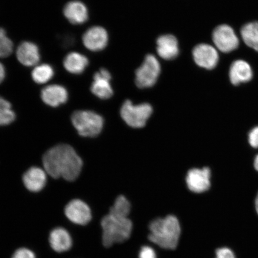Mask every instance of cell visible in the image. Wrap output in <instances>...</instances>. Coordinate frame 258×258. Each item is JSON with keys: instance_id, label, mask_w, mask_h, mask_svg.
Segmentation results:
<instances>
[{"instance_id": "7402d4cb", "label": "cell", "mask_w": 258, "mask_h": 258, "mask_svg": "<svg viewBox=\"0 0 258 258\" xmlns=\"http://www.w3.org/2000/svg\"><path fill=\"white\" fill-rule=\"evenodd\" d=\"M54 71L48 64H41L35 68L32 72V78L37 84L46 83L53 78Z\"/></svg>"}, {"instance_id": "484cf974", "label": "cell", "mask_w": 258, "mask_h": 258, "mask_svg": "<svg viewBox=\"0 0 258 258\" xmlns=\"http://www.w3.org/2000/svg\"><path fill=\"white\" fill-rule=\"evenodd\" d=\"M247 142L251 149L258 151V124L253 125L248 131Z\"/></svg>"}, {"instance_id": "4316f807", "label": "cell", "mask_w": 258, "mask_h": 258, "mask_svg": "<svg viewBox=\"0 0 258 258\" xmlns=\"http://www.w3.org/2000/svg\"><path fill=\"white\" fill-rule=\"evenodd\" d=\"M12 258H36L33 251L27 248H20L15 251Z\"/></svg>"}, {"instance_id": "d6986e66", "label": "cell", "mask_w": 258, "mask_h": 258, "mask_svg": "<svg viewBox=\"0 0 258 258\" xmlns=\"http://www.w3.org/2000/svg\"><path fill=\"white\" fill-rule=\"evenodd\" d=\"M49 243L52 249L57 252H64L72 247L73 240L71 235L63 228L53 229L49 235Z\"/></svg>"}, {"instance_id": "7a4b0ae2", "label": "cell", "mask_w": 258, "mask_h": 258, "mask_svg": "<svg viewBox=\"0 0 258 258\" xmlns=\"http://www.w3.org/2000/svg\"><path fill=\"white\" fill-rule=\"evenodd\" d=\"M149 239L163 249H175L178 244L180 226L175 216L154 219L150 224Z\"/></svg>"}, {"instance_id": "9c48e42d", "label": "cell", "mask_w": 258, "mask_h": 258, "mask_svg": "<svg viewBox=\"0 0 258 258\" xmlns=\"http://www.w3.org/2000/svg\"><path fill=\"white\" fill-rule=\"evenodd\" d=\"M64 214L74 224L80 225L88 224L92 219V212L89 206L81 200L71 201L64 208Z\"/></svg>"}, {"instance_id": "f546056e", "label": "cell", "mask_w": 258, "mask_h": 258, "mask_svg": "<svg viewBox=\"0 0 258 258\" xmlns=\"http://www.w3.org/2000/svg\"><path fill=\"white\" fill-rule=\"evenodd\" d=\"M63 38V45L64 46H72L74 43V38L72 36H66Z\"/></svg>"}, {"instance_id": "2e32d148", "label": "cell", "mask_w": 258, "mask_h": 258, "mask_svg": "<svg viewBox=\"0 0 258 258\" xmlns=\"http://www.w3.org/2000/svg\"><path fill=\"white\" fill-rule=\"evenodd\" d=\"M231 83L234 86L249 82L252 79L253 72L249 63L243 60H237L231 64L229 72Z\"/></svg>"}, {"instance_id": "d6a6232c", "label": "cell", "mask_w": 258, "mask_h": 258, "mask_svg": "<svg viewBox=\"0 0 258 258\" xmlns=\"http://www.w3.org/2000/svg\"><path fill=\"white\" fill-rule=\"evenodd\" d=\"M253 208L254 212H255L256 214L258 216V191L257 192L255 197H254Z\"/></svg>"}, {"instance_id": "8fae6325", "label": "cell", "mask_w": 258, "mask_h": 258, "mask_svg": "<svg viewBox=\"0 0 258 258\" xmlns=\"http://www.w3.org/2000/svg\"><path fill=\"white\" fill-rule=\"evenodd\" d=\"M108 35L104 28L93 27L87 30L83 36V42L88 49L98 51L104 49L108 44Z\"/></svg>"}, {"instance_id": "4dcf8cb0", "label": "cell", "mask_w": 258, "mask_h": 258, "mask_svg": "<svg viewBox=\"0 0 258 258\" xmlns=\"http://www.w3.org/2000/svg\"><path fill=\"white\" fill-rule=\"evenodd\" d=\"M6 77V70L4 66L0 63V84L4 81Z\"/></svg>"}, {"instance_id": "52a82bcc", "label": "cell", "mask_w": 258, "mask_h": 258, "mask_svg": "<svg viewBox=\"0 0 258 258\" xmlns=\"http://www.w3.org/2000/svg\"><path fill=\"white\" fill-rule=\"evenodd\" d=\"M212 39L218 49L224 53H230L239 46L237 35L228 25H221L216 28L213 32Z\"/></svg>"}, {"instance_id": "5b68a950", "label": "cell", "mask_w": 258, "mask_h": 258, "mask_svg": "<svg viewBox=\"0 0 258 258\" xmlns=\"http://www.w3.org/2000/svg\"><path fill=\"white\" fill-rule=\"evenodd\" d=\"M153 113L151 105L142 104L134 105L129 100L122 104L120 114L125 123L133 128H141L145 126L148 119Z\"/></svg>"}, {"instance_id": "4fadbf2b", "label": "cell", "mask_w": 258, "mask_h": 258, "mask_svg": "<svg viewBox=\"0 0 258 258\" xmlns=\"http://www.w3.org/2000/svg\"><path fill=\"white\" fill-rule=\"evenodd\" d=\"M41 98L45 104L52 107L64 104L69 98V93L63 86L57 85L46 87L41 92Z\"/></svg>"}, {"instance_id": "1f68e13d", "label": "cell", "mask_w": 258, "mask_h": 258, "mask_svg": "<svg viewBox=\"0 0 258 258\" xmlns=\"http://www.w3.org/2000/svg\"><path fill=\"white\" fill-rule=\"evenodd\" d=\"M252 165L254 170L258 174V151L253 157Z\"/></svg>"}, {"instance_id": "cb8c5ba5", "label": "cell", "mask_w": 258, "mask_h": 258, "mask_svg": "<svg viewBox=\"0 0 258 258\" xmlns=\"http://www.w3.org/2000/svg\"><path fill=\"white\" fill-rule=\"evenodd\" d=\"M15 118V113L12 109L11 103L0 96V125L11 124Z\"/></svg>"}, {"instance_id": "ac0fdd59", "label": "cell", "mask_w": 258, "mask_h": 258, "mask_svg": "<svg viewBox=\"0 0 258 258\" xmlns=\"http://www.w3.org/2000/svg\"><path fill=\"white\" fill-rule=\"evenodd\" d=\"M157 51L159 55L164 59H175L179 54L176 38L172 35H164L158 38Z\"/></svg>"}, {"instance_id": "3957f363", "label": "cell", "mask_w": 258, "mask_h": 258, "mask_svg": "<svg viewBox=\"0 0 258 258\" xmlns=\"http://www.w3.org/2000/svg\"><path fill=\"white\" fill-rule=\"evenodd\" d=\"M102 242L105 247L122 243L128 239L132 231V222L128 218L105 216L101 221Z\"/></svg>"}, {"instance_id": "8992f818", "label": "cell", "mask_w": 258, "mask_h": 258, "mask_svg": "<svg viewBox=\"0 0 258 258\" xmlns=\"http://www.w3.org/2000/svg\"><path fill=\"white\" fill-rule=\"evenodd\" d=\"M160 72L159 60L153 54H148L136 72L135 82L138 88L144 89L153 86L159 78Z\"/></svg>"}, {"instance_id": "277c9868", "label": "cell", "mask_w": 258, "mask_h": 258, "mask_svg": "<svg viewBox=\"0 0 258 258\" xmlns=\"http://www.w3.org/2000/svg\"><path fill=\"white\" fill-rule=\"evenodd\" d=\"M73 124L81 136L95 137L101 133L104 119L91 111H76L72 116Z\"/></svg>"}, {"instance_id": "ffe728a7", "label": "cell", "mask_w": 258, "mask_h": 258, "mask_svg": "<svg viewBox=\"0 0 258 258\" xmlns=\"http://www.w3.org/2000/svg\"><path fill=\"white\" fill-rule=\"evenodd\" d=\"M89 64L88 57L78 52L68 54L63 60V66L68 72L81 74L85 72Z\"/></svg>"}, {"instance_id": "83f0119b", "label": "cell", "mask_w": 258, "mask_h": 258, "mask_svg": "<svg viewBox=\"0 0 258 258\" xmlns=\"http://www.w3.org/2000/svg\"><path fill=\"white\" fill-rule=\"evenodd\" d=\"M216 258H236L233 251L227 247L219 248L216 251Z\"/></svg>"}, {"instance_id": "30bf717a", "label": "cell", "mask_w": 258, "mask_h": 258, "mask_svg": "<svg viewBox=\"0 0 258 258\" xmlns=\"http://www.w3.org/2000/svg\"><path fill=\"white\" fill-rule=\"evenodd\" d=\"M194 60L199 67L212 70L219 62V54L216 48L208 44H200L194 48Z\"/></svg>"}, {"instance_id": "f1b7e54d", "label": "cell", "mask_w": 258, "mask_h": 258, "mask_svg": "<svg viewBox=\"0 0 258 258\" xmlns=\"http://www.w3.org/2000/svg\"><path fill=\"white\" fill-rule=\"evenodd\" d=\"M139 258H157L156 252L152 247L144 246L141 248Z\"/></svg>"}, {"instance_id": "603a6c76", "label": "cell", "mask_w": 258, "mask_h": 258, "mask_svg": "<svg viewBox=\"0 0 258 258\" xmlns=\"http://www.w3.org/2000/svg\"><path fill=\"white\" fill-rule=\"evenodd\" d=\"M131 212V204L123 196H118L114 205L110 209L109 214L114 217L128 218Z\"/></svg>"}, {"instance_id": "9a60e30c", "label": "cell", "mask_w": 258, "mask_h": 258, "mask_svg": "<svg viewBox=\"0 0 258 258\" xmlns=\"http://www.w3.org/2000/svg\"><path fill=\"white\" fill-rule=\"evenodd\" d=\"M46 171L38 167H32L24 173V184L29 191L39 192L46 184Z\"/></svg>"}, {"instance_id": "7c38bea8", "label": "cell", "mask_w": 258, "mask_h": 258, "mask_svg": "<svg viewBox=\"0 0 258 258\" xmlns=\"http://www.w3.org/2000/svg\"><path fill=\"white\" fill-rule=\"evenodd\" d=\"M111 79V74L106 69H102L96 73L91 86V91L93 94L101 99L110 98L113 95Z\"/></svg>"}, {"instance_id": "d4e9b609", "label": "cell", "mask_w": 258, "mask_h": 258, "mask_svg": "<svg viewBox=\"0 0 258 258\" xmlns=\"http://www.w3.org/2000/svg\"><path fill=\"white\" fill-rule=\"evenodd\" d=\"M14 50V44L7 36L4 28H0V57H7Z\"/></svg>"}, {"instance_id": "e0dca14e", "label": "cell", "mask_w": 258, "mask_h": 258, "mask_svg": "<svg viewBox=\"0 0 258 258\" xmlns=\"http://www.w3.org/2000/svg\"><path fill=\"white\" fill-rule=\"evenodd\" d=\"M63 15L74 25H81L88 21L89 13L85 4L80 1L68 3L63 8Z\"/></svg>"}, {"instance_id": "6da1fadb", "label": "cell", "mask_w": 258, "mask_h": 258, "mask_svg": "<svg viewBox=\"0 0 258 258\" xmlns=\"http://www.w3.org/2000/svg\"><path fill=\"white\" fill-rule=\"evenodd\" d=\"M43 163L48 175L55 179L63 177L68 181L75 180L83 167L82 159L67 144L58 145L48 150L43 156Z\"/></svg>"}, {"instance_id": "ba28073f", "label": "cell", "mask_w": 258, "mask_h": 258, "mask_svg": "<svg viewBox=\"0 0 258 258\" xmlns=\"http://www.w3.org/2000/svg\"><path fill=\"white\" fill-rule=\"evenodd\" d=\"M212 170L209 167L191 169L186 177L187 186L194 192H207L212 186Z\"/></svg>"}, {"instance_id": "44dd1931", "label": "cell", "mask_w": 258, "mask_h": 258, "mask_svg": "<svg viewBox=\"0 0 258 258\" xmlns=\"http://www.w3.org/2000/svg\"><path fill=\"white\" fill-rule=\"evenodd\" d=\"M241 36L248 47L258 51V22L244 25L241 28Z\"/></svg>"}, {"instance_id": "5bb4252c", "label": "cell", "mask_w": 258, "mask_h": 258, "mask_svg": "<svg viewBox=\"0 0 258 258\" xmlns=\"http://www.w3.org/2000/svg\"><path fill=\"white\" fill-rule=\"evenodd\" d=\"M19 62L27 67L35 66L39 62L40 54L36 44L30 41L22 42L16 50Z\"/></svg>"}]
</instances>
